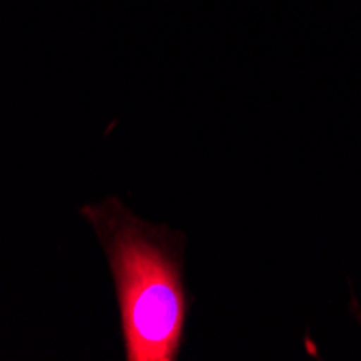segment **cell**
<instances>
[{
	"label": "cell",
	"instance_id": "cell-1",
	"mask_svg": "<svg viewBox=\"0 0 361 361\" xmlns=\"http://www.w3.org/2000/svg\"><path fill=\"white\" fill-rule=\"evenodd\" d=\"M78 212L109 264L123 361H176L192 303L184 279L186 236L139 216L117 195L87 202Z\"/></svg>",
	"mask_w": 361,
	"mask_h": 361
},
{
	"label": "cell",
	"instance_id": "cell-2",
	"mask_svg": "<svg viewBox=\"0 0 361 361\" xmlns=\"http://www.w3.org/2000/svg\"><path fill=\"white\" fill-rule=\"evenodd\" d=\"M348 312H350V316L355 318L357 326H359V329H361V303L357 301V297H355V292H350V301H348Z\"/></svg>",
	"mask_w": 361,
	"mask_h": 361
}]
</instances>
